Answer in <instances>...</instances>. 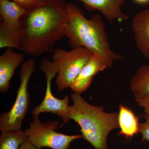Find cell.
<instances>
[{
	"instance_id": "obj_7",
	"label": "cell",
	"mask_w": 149,
	"mask_h": 149,
	"mask_svg": "<svg viewBox=\"0 0 149 149\" xmlns=\"http://www.w3.org/2000/svg\"><path fill=\"white\" fill-rule=\"evenodd\" d=\"M27 10L10 0H0V48L19 50L22 39L21 18Z\"/></svg>"
},
{
	"instance_id": "obj_2",
	"label": "cell",
	"mask_w": 149,
	"mask_h": 149,
	"mask_svg": "<svg viewBox=\"0 0 149 149\" xmlns=\"http://www.w3.org/2000/svg\"><path fill=\"white\" fill-rule=\"evenodd\" d=\"M65 7L68 17L64 34L69 39L70 47L87 48L105 62L109 68L114 61L122 58L111 49L105 25L100 15L87 19L83 11L74 3L66 2Z\"/></svg>"
},
{
	"instance_id": "obj_13",
	"label": "cell",
	"mask_w": 149,
	"mask_h": 149,
	"mask_svg": "<svg viewBox=\"0 0 149 149\" xmlns=\"http://www.w3.org/2000/svg\"><path fill=\"white\" fill-rule=\"evenodd\" d=\"M118 124L120 129L118 136L130 139L140 132V124L138 116L130 109L125 105H119Z\"/></svg>"
},
{
	"instance_id": "obj_20",
	"label": "cell",
	"mask_w": 149,
	"mask_h": 149,
	"mask_svg": "<svg viewBox=\"0 0 149 149\" xmlns=\"http://www.w3.org/2000/svg\"><path fill=\"white\" fill-rule=\"evenodd\" d=\"M136 3L139 5H146L149 3V0H133Z\"/></svg>"
},
{
	"instance_id": "obj_19",
	"label": "cell",
	"mask_w": 149,
	"mask_h": 149,
	"mask_svg": "<svg viewBox=\"0 0 149 149\" xmlns=\"http://www.w3.org/2000/svg\"><path fill=\"white\" fill-rule=\"evenodd\" d=\"M19 149H42L38 148L31 143L28 140L25 142L20 147Z\"/></svg>"
},
{
	"instance_id": "obj_11",
	"label": "cell",
	"mask_w": 149,
	"mask_h": 149,
	"mask_svg": "<svg viewBox=\"0 0 149 149\" xmlns=\"http://www.w3.org/2000/svg\"><path fill=\"white\" fill-rule=\"evenodd\" d=\"M82 2L87 10H99L111 23L115 20H127L129 17L122 11L126 0H78Z\"/></svg>"
},
{
	"instance_id": "obj_18",
	"label": "cell",
	"mask_w": 149,
	"mask_h": 149,
	"mask_svg": "<svg viewBox=\"0 0 149 149\" xmlns=\"http://www.w3.org/2000/svg\"><path fill=\"white\" fill-rule=\"evenodd\" d=\"M135 101L139 107L143 109L145 113L149 112V96L135 100Z\"/></svg>"
},
{
	"instance_id": "obj_3",
	"label": "cell",
	"mask_w": 149,
	"mask_h": 149,
	"mask_svg": "<svg viewBox=\"0 0 149 149\" xmlns=\"http://www.w3.org/2000/svg\"><path fill=\"white\" fill-rule=\"evenodd\" d=\"M69 117L77 123L85 139L95 149H107L109 133L119 128L118 112H105L102 107L91 104L80 94L70 95Z\"/></svg>"
},
{
	"instance_id": "obj_17",
	"label": "cell",
	"mask_w": 149,
	"mask_h": 149,
	"mask_svg": "<svg viewBox=\"0 0 149 149\" xmlns=\"http://www.w3.org/2000/svg\"><path fill=\"white\" fill-rule=\"evenodd\" d=\"M28 10L43 4L48 0H10Z\"/></svg>"
},
{
	"instance_id": "obj_1",
	"label": "cell",
	"mask_w": 149,
	"mask_h": 149,
	"mask_svg": "<svg viewBox=\"0 0 149 149\" xmlns=\"http://www.w3.org/2000/svg\"><path fill=\"white\" fill-rule=\"evenodd\" d=\"M65 0H48L27 10L21 17L22 39L19 50L40 56L53 53L58 42L65 37L68 14Z\"/></svg>"
},
{
	"instance_id": "obj_9",
	"label": "cell",
	"mask_w": 149,
	"mask_h": 149,
	"mask_svg": "<svg viewBox=\"0 0 149 149\" xmlns=\"http://www.w3.org/2000/svg\"><path fill=\"white\" fill-rule=\"evenodd\" d=\"M13 48L6 49L0 56V93H8L10 82L15 70L24 61L25 56L23 53L15 52Z\"/></svg>"
},
{
	"instance_id": "obj_16",
	"label": "cell",
	"mask_w": 149,
	"mask_h": 149,
	"mask_svg": "<svg viewBox=\"0 0 149 149\" xmlns=\"http://www.w3.org/2000/svg\"><path fill=\"white\" fill-rule=\"evenodd\" d=\"M143 118L145 119V122L141 123L140 132L142 136V142L149 141V112L145 113Z\"/></svg>"
},
{
	"instance_id": "obj_6",
	"label": "cell",
	"mask_w": 149,
	"mask_h": 149,
	"mask_svg": "<svg viewBox=\"0 0 149 149\" xmlns=\"http://www.w3.org/2000/svg\"><path fill=\"white\" fill-rule=\"evenodd\" d=\"M58 120L46 123L40 120L39 116H33L29 128L24 130L27 140L38 148L47 147L52 149H69L72 141L83 139L82 134L68 135L56 131L59 127Z\"/></svg>"
},
{
	"instance_id": "obj_14",
	"label": "cell",
	"mask_w": 149,
	"mask_h": 149,
	"mask_svg": "<svg viewBox=\"0 0 149 149\" xmlns=\"http://www.w3.org/2000/svg\"><path fill=\"white\" fill-rule=\"evenodd\" d=\"M130 87L135 100L149 96V65L138 68L130 80Z\"/></svg>"
},
{
	"instance_id": "obj_4",
	"label": "cell",
	"mask_w": 149,
	"mask_h": 149,
	"mask_svg": "<svg viewBox=\"0 0 149 149\" xmlns=\"http://www.w3.org/2000/svg\"><path fill=\"white\" fill-rule=\"evenodd\" d=\"M36 63L29 58L23 63L19 72L20 85L13 106L8 111L0 115L1 132L21 129L22 121L29 109V96L28 92L29 80L35 70Z\"/></svg>"
},
{
	"instance_id": "obj_5",
	"label": "cell",
	"mask_w": 149,
	"mask_h": 149,
	"mask_svg": "<svg viewBox=\"0 0 149 149\" xmlns=\"http://www.w3.org/2000/svg\"><path fill=\"white\" fill-rule=\"evenodd\" d=\"M93 54L91 51L83 47L74 48L70 51L61 48L55 49L52 59L58 69L56 84L59 91L70 88Z\"/></svg>"
},
{
	"instance_id": "obj_8",
	"label": "cell",
	"mask_w": 149,
	"mask_h": 149,
	"mask_svg": "<svg viewBox=\"0 0 149 149\" xmlns=\"http://www.w3.org/2000/svg\"><path fill=\"white\" fill-rule=\"evenodd\" d=\"M40 68L46 77L45 94L41 104L31 111V115L33 116H39L43 113H51L61 118L63 124H65L70 120L69 117V96H65L62 99L56 98L51 90L52 80L58 72L57 66L54 62L45 58L41 62Z\"/></svg>"
},
{
	"instance_id": "obj_10",
	"label": "cell",
	"mask_w": 149,
	"mask_h": 149,
	"mask_svg": "<svg viewBox=\"0 0 149 149\" xmlns=\"http://www.w3.org/2000/svg\"><path fill=\"white\" fill-rule=\"evenodd\" d=\"M108 68L109 67L105 62L93 54L70 88L74 93H84L91 86L94 77Z\"/></svg>"
},
{
	"instance_id": "obj_15",
	"label": "cell",
	"mask_w": 149,
	"mask_h": 149,
	"mask_svg": "<svg viewBox=\"0 0 149 149\" xmlns=\"http://www.w3.org/2000/svg\"><path fill=\"white\" fill-rule=\"evenodd\" d=\"M27 140L26 133L22 129L1 132L0 149H19Z\"/></svg>"
},
{
	"instance_id": "obj_12",
	"label": "cell",
	"mask_w": 149,
	"mask_h": 149,
	"mask_svg": "<svg viewBox=\"0 0 149 149\" xmlns=\"http://www.w3.org/2000/svg\"><path fill=\"white\" fill-rule=\"evenodd\" d=\"M132 28L137 48L144 57L149 58V9L133 17Z\"/></svg>"
}]
</instances>
